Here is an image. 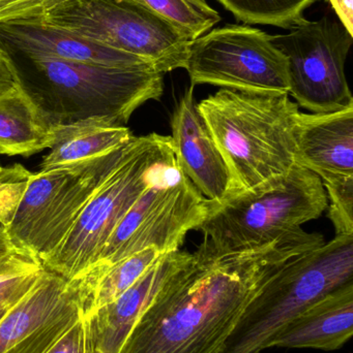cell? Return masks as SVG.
<instances>
[{"label": "cell", "mask_w": 353, "mask_h": 353, "mask_svg": "<svg viewBox=\"0 0 353 353\" xmlns=\"http://www.w3.org/2000/svg\"><path fill=\"white\" fill-rule=\"evenodd\" d=\"M323 243L321 234L303 228L240 252H215L202 242L145 309L118 353H225L271 276Z\"/></svg>", "instance_id": "cell-1"}, {"label": "cell", "mask_w": 353, "mask_h": 353, "mask_svg": "<svg viewBox=\"0 0 353 353\" xmlns=\"http://www.w3.org/2000/svg\"><path fill=\"white\" fill-rule=\"evenodd\" d=\"M1 50L17 86L52 126L91 118L124 126L140 105L163 95L164 74L149 62L95 65Z\"/></svg>", "instance_id": "cell-2"}, {"label": "cell", "mask_w": 353, "mask_h": 353, "mask_svg": "<svg viewBox=\"0 0 353 353\" xmlns=\"http://www.w3.org/2000/svg\"><path fill=\"white\" fill-rule=\"evenodd\" d=\"M197 109L229 169L230 196L258 188L296 165L300 111L289 93L221 89L197 103Z\"/></svg>", "instance_id": "cell-3"}, {"label": "cell", "mask_w": 353, "mask_h": 353, "mask_svg": "<svg viewBox=\"0 0 353 353\" xmlns=\"http://www.w3.org/2000/svg\"><path fill=\"white\" fill-rule=\"evenodd\" d=\"M327 208L321 178L296 163L286 175L258 188L213 201L197 230L215 252L253 250L298 232Z\"/></svg>", "instance_id": "cell-4"}, {"label": "cell", "mask_w": 353, "mask_h": 353, "mask_svg": "<svg viewBox=\"0 0 353 353\" xmlns=\"http://www.w3.org/2000/svg\"><path fill=\"white\" fill-rule=\"evenodd\" d=\"M172 154L170 137L157 132L133 136L120 163L89 199L61 244L41 261L43 267L68 281L95 267L116 226Z\"/></svg>", "instance_id": "cell-5"}, {"label": "cell", "mask_w": 353, "mask_h": 353, "mask_svg": "<svg viewBox=\"0 0 353 353\" xmlns=\"http://www.w3.org/2000/svg\"><path fill=\"white\" fill-rule=\"evenodd\" d=\"M353 281V234L284 263L267 282L228 341L225 353H260L311 303Z\"/></svg>", "instance_id": "cell-6"}, {"label": "cell", "mask_w": 353, "mask_h": 353, "mask_svg": "<svg viewBox=\"0 0 353 353\" xmlns=\"http://www.w3.org/2000/svg\"><path fill=\"white\" fill-rule=\"evenodd\" d=\"M41 20L138 56L163 74L186 68L192 43L172 23L134 0H64Z\"/></svg>", "instance_id": "cell-7"}, {"label": "cell", "mask_w": 353, "mask_h": 353, "mask_svg": "<svg viewBox=\"0 0 353 353\" xmlns=\"http://www.w3.org/2000/svg\"><path fill=\"white\" fill-rule=\"evenodd\" d=\"M128 144L95 159L32 173L14 219L6 230L12 246L41 261L51 254L120 163Z\"/></svg>", "instance_id": "cell-8"}, {"label": "cell", "mask_w": 353, "mask_h": 353, "mask_svg": "<svg viewBox=\"0 0 353 353\" xmlns=\"http://www.w3.org/2000/svg\"><path fill=\"white\" fill-rule=\"evenodd\" d=\"M211 205L213 201L184 175L174 153L116 226L95 265L110 267L147 248L163 254L180 250L188 232L198 228Z\"/></svg>", "instance_id": "cell-9"}, {"label": "cell", "mask_w": 353, "mask_h": 353, "mask_svg": "<svg viewBox=\"0 0 353 353\" xmlns=\"http://www.w3.org/2000/svg\"><path fill=\"white\" fill-rule=\"evenodd\" d=\"M184 70L191 86L289 93L287 58L271 43V35L248 25H226L193 41Z\"/></svg>", "instance_id": "cell-10"}, {"label": "cell", "mask_w": 353, "mask_h": 353, "mask_svg": "<svg viewBox=\"0 0 353 353\" xmlns=\"http://www.w3.org/2000/svg\"><path fill=\"white\" fill-rule=\"evenodd\" d=\"M271 41L288 61L289 95L312 113H330L353 105L345 62L353 34L340 21L325 16L305 20Z\"/></svg>", "instance_id": "cell-11"}, {"label": "cell", "mask_w": 353, "mask_h": 353, "mask_svg": "<svg viewBox=\"0 0 353 353\" xmlns=\"http://www.w3.org/2000/svg\"><path fill=\"white\" fill-rule=\"evenodd\" d=\"M80 319L74 280L44 269L0 321V353H47Z\"/></svg>", "instance_id": "cell-12"}, {"label": "cell", "mask_w": 353, "mask_h": 353, "mask_svg": "<svg viewBox=\"0 0 353 353\" xmlns=\"http://www.w3.org/2000/svg\"><path fill=\"white\" fill-rule=\"evenodd\" d=\"M192 257L193 253L182 250L162 255L120 298L81 317L83 353L120 352L145 309Z\"/></svg>", "instance_id": "cell-13"}, {"label": "cell", "mask_w": 353, "mask_h": 353, "mask_svg": "<svg viewBox=\"0 0 353 353\" xmlns=\"http://www.w3.org/2000/svg\"><path fill=\"white\" fill-rule=\"evenodd\" d=\"M172 146L184 175L209 201L220 203L232 194L229 169L197 109L194 86L187 89L172 114Z\"/></svg>", "instance_id": "cell-14"}, {"label": "cell", "mask_w": 353, "mask_h": 353, "mask_svg": "<svg viewBox=\"0 0 353 353\" xmlns=\"http://www.w3.org/2000/svg\"><path fill=\"white\" fill-rule=\"evenodd\" d=\"M296 143V163L325 188L353 181V105L330 113L300 112Z\"/></svg>", "instance_id": "cell-15"}, {"label": "cell", "mask_w": 353, "mask_h": 353, "mask_svg": "<svg viewBox=\"0 0 353 353\" xmlns=\"http://www.w3.org/2000/svg\"><path fill=\"white\" fill-rule=\"evenodd\" d=\"M0 47L35 57L95 65L128 66L149 62L48 24L41 19L0 24Z\"/></svg>", "instance_id": "cell-16"}, {"label": "cell", "mask_w": 353, "mask_h": 353, "mask_svg": "<svg viewBox=\"0 0 353 353\" xmlns=\"http://www.w3.org/2000/svg\"><path fill=\"white\" fill-rule=\"evenodd\" d=\"M353 335V281L317 299L298 313L269 347L311 348L334 352Z\"/></svg>", "instance_id": "cell-17"}, {"label": "cell", "mask_w": 353, "mask_h": 353, "mask_svg": "<svg viewBox=\"0 0 353 353\" xmlns=\"http://www.w3.org/2000/svg\"><path fill=\"white\" fill-rule=\"evenodd\" d=\"M132 138L128 128L97 118L53 126V141L39 172L102 157L128 144Z\"/></svg>", "instance_id": "cell-18"}, {"label": "cell", "mask_w": 353, "mask_h": 353, "mask_svg": "<svg viewBox=\"0 0 353 353\" xmlns=\"http://www.w3.org/2000/svg\"><path fill=\"white\" fill-rule=\"evenodd\" d=\"M52 141L53 126L17 85L0 95V154L31 157Z\"/></svg>", "instance_id": "cell-19"}, {"label": "cell", "mask_w": 353, "mask_h": 353, "mask_svg": "<svg viewBox=\"0 0 353 353\" xmlns=\"http://www.w3.org/2000/svg\"><path fill=\"white\" fill-rule=\"evenodd\" d=\"M162 255L155 248L144 249L110 267L95 265L72 279L78 292L81 317L120 298Z\"/></svg>", "instance_id": "cell-20"}, {"label": "cell", "mask_w": 353, "mask_h": 353, "mask_svg": "<svg viewBox=\"0 0 353 353\" xmlns=\"http://www.w3.org/2000/svg\"><path fill=\"white\" fill-rule=\"evenodd\" d=\"M246 24L289 29L304 22V12L317 0H218Z\"/></svg>", "instance_id": "cell-21"}, {"label": "cell", "mask_w": 353, "mask_h": 353, "mask_svg": "<svg viewBox=\"0 0 353 353\" xmlns=\"http://www.w3.org/2000/svg\"><path fill=\"white\" fill-rule=\"evenodd\" d=\"M155 10L180 29L191 41L209 32L221 21L207 0H134Z\"/></svg>", "instance_id": "cell-22"}, {"label": "cell", "mask_w": 353, "mask_h": 353, "mask_svg": "<svg viewBox=\"0 0 353 353\" xmlns=\"http://www.w3.org/2000/svg\"><path fill=\"white\" fill-rule=\"evenodd\" d=\"M31 176L20 163L0 170V223L6 230L14 219Z\"/></svg>", "instance_id": "cell-23"}, {"label": "cell", "mask_w": 353, "mask_h": 353, "mask_svg": "<svg viewBox=\"0 0 353 353\" xmlns=\"http://www.w3.org/2000/svg\"><path fill=\"white\" fill-rule=\"evenodd\" d=\"M329 218L337 234H353V182L327 187Z\"/></svg>", "instance_id": "cell-24"}, {"label": "cell", "mask_w": 353, "mask_h": 353, "mask_svg": "<svg viewBox=\"0 0 353 353\" xmlns=\"http://www.w3.org/2000/svg\"><path fill=\"white\" fill-rule=\"evenodd\" d=\"M64 0H0V24L41 19Z\"/></svg>", "instance_id": "cell-25"}, {"label": "cell", "mask_w": 353, "mask_h": 353, "mask_svg": "<svg viewBox=\"0 0 353 353\" xmlns=\"http://www.w3.org/2000/svg\"><path fill=\"white\" fill-rule=\"evenodd\" d=\"M47 353H83V323L79 319Z\"/></svg>", "instance_id": "cell-26"}, {"label": "cell", "mask_w": 353, "mask_h": 353, "mask_svg": "<svg viewBox=\"0 0 353 353\" xmlns=\"http://www.w3.org/2000/svg\"><path fill=\"white\" fill-rule=\"evenodd\" d=\"M44 269H45V268H44ZM41 273H43V272H41ZM41 274L37 276V277L31 278V279L21 283L20 285L16 286V288H12V290L0 294V321H1V319L8 314V311L32 288V286L35 285V282L37 281Z\"/></svg>", "instance_id": "cell-27"}, {"label": "cell", "mask_w": 353, "mask_h": 353, "mask_svg": "<svg viewBox=\"0 0 353 353\" xmlns=\"http://www.w3.org/2000/svg\"><path fill=\"white\" fill-rule=\"evenodd\" d=\"M335 10L340 22L353 34V0H327Z\"/></svg>", "instance_id": "cell-28"}, {"label": "cell", "mask_w": 353, "mask_h": 353, "mask_svg": "<svg viewBox=\"0 0 353 353\" xmlns=\"http://www.w3.org/2000/svg\"><path fill=\"white\" fill-rule=\"evenodd\" d=\"M16 87L14 76L3 51L0 48V95Z\"/></svg>", "instance_id": "cell-29"}, {"label": "cell", "mask_w": 353, "mask_h": 353, "mask_svg": "<svg viewBox=\"0 0 353 353\" xmlns=\"http://www.w3.org/2000/svg\"><path fill=\"white\" fill-rule=\"evenodd\" d=\"M14 248L15 247L12 246V243H10V239H8V234H6V232H1V234H0V257L8 254V253Z\"/></svg>", "instance_id": "cell-30"}, {"label": "cell", "mask_w": 353, "mask_h": 353, "mask_svg": "<svg viewBox=\"0 0 353 353\" xmlns=\"http://www.w3.org/2000/svg\"><path fill=\"white\" fill-rule=\"evenodd\" d=\"M6 228H4L3 225H2L1 223H0V234H1V232H6Z\"/></svg>", "instance_id": "cell-31"}, {"label": "cell", "mask_w": 353, "mask_h": 353, "mask_svg": "<svg viewBox=\"0 0 353 353\" xmlns=\"http://www.w3.org/2000/svg\"><path fill=\"white\" fill-rule=\"evenodd\" d=\"M1 169H2V168H1V167H0V170H1Z\"/></svg>", "instance_id": "cell-32"}]
</instances>
